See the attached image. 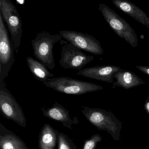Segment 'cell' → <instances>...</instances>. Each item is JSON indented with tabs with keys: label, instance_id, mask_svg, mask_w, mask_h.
<instances>
[{
	"label": "cell",
	"instance_id": "cell-1",
	"mask_svg": "<svg viewBox=\"0 0 149 149\" xmlns=\"http://www.w3.org/2000/svg\"><path fill=\"white\" fill-rule=\"evenodd\" d=\"M81 112L86 119L98 130L107 132L114 140H119L122 123L112 112L86 106L82 107Z\"/></svg>",
	"mask_w": 149,
	"mask_h": 149
},
{
	"label": "cell",
	"instance_id": "cell-2",
	"mask_svg": "<svg viewBox=\"0 0 149 149\" xmlns=\"http://www.w3.org/2000/svg\"><path fill=\"white\" fill-rule=\"evenodd\" d=\"M43 84L48 88L67 95H81L103 89L101 85L68 77H53Z\"/></svg>",
	"mask_w": 149,
	"mask_h": 149
},
{
	"label": "cell",
	"instance_id": "cell-3",
	"mask_svg": "<svg viewBox=\"0 0 149 149\" xmlns=\"http://www.w3.org/2000/svg\"><path fill=\"white\" fill-rule=\"evenodd\" d=\"M63 39L60 34H51L42 31L32 40L34 55L36 59L50 70L55 67L53 49L55 44Z\"/></svg>",
	"mask_w": 149,
	"mask_h": 149
},
{
	"label": "cell",
	"instance_id": "cell-4",
	"mask_svg": "<svg viewBox=\"0 0 149 149\" xmlns=\"http://www.w3.org/2000/svg\"><path fill=\"white\" fill-rule=\"evenodd\" d=\"M98 9L108 25L118 36L133 47H137L138 38L136 34L127 21L105 4H99Z\"/></svg>",
	"mask_w": 149,
	"mask_h": 149
},
{
	"label": "cell",
	"instance_id": "cell-5",
	"mask_svg": "<svg viewBox=\"0 0 149 149\" xmlns=\"http://www.w3.org/2000/svg\"><path fill=\"white\" fill-rule=\"evenodd\" d=\"M0 13L10 33L15 51L18 54L22 34V22L18 10L9 0H0Z\"/></svg>",
	"mask_w": 149,
	"mask_h": 149
},
{
	"label": "cell",
	"instance_id": "cell-6",
	"mask_svg": "<svg viewBox=\"0 0 149 149\" xmlns=\"http://www.w3.org/2000/svg\"><path fill=\"white\" fill-rule=\"evenodd\" d=\"M8 32L0 13V84L4 83L15 61L14 47Z\"/></svg>",
	"mask_w": 149,
	"mask_h": 149
},
{
	"label": "cell",
	"instance_id": "cell-7",
	"mask_svg": "<svg viewBox=\"0 0 149 149\" xmlns=\"http://www.w3.org/2000/svg\"><path fill=\"white\" fill-rule=\"evenodd\" d=\"M60 65L64 69L80 70L94 60L92 56L88 55L68 41L62 39Z\"/></svg>",
	"mask_w": 149,
	"mask_h": 149
},
{
	"label": "cell",
	"instance_id": "cell-8",
	"mask_svg": "<svg viewBox=\"0 0 149 149\" xmlns=\"http://www.w3.org/2000/svg\"><path fill=\"white\" fill-rule=\"evenodd\" d=\"M0 111L3 116L26 128V119L23 110L5 82L0 84Z\"/></svg>",
	"mask_w": 149,
	"mask_h": 149
},
{
	"label": "cell",
	"instance_id": "cell-9",
	"mask_svg": "<svg viewBox=\"0 0 149 149\" xmlns=\"http://www.w3.org/2000/svg\"><path fill=\"white\" fill-rule=\"evenodd\" d=\"M60 35L81 50L96 55H102L104 50L100 42L92 36L69 30L60 31Z\"/></svg>",
	"mask_w": 149,
	"mask_h": 149
},
{
	"label": "cell",
	"instance_id": "cell-10",
	"mask_svg": "<svg viewBox=\"0 0 149 149\" xmlns=\"http://www.w3.org/2000/svg\"><path fill=\"white\" fill-rule=\"evenodd\" d=\"M118 66L103 65L85 68L79 70L77 75L109 83L114 82L116 73L122 70Z\"/></svg>",
	"mask_w": 149,
	"mask_h": 149
},
{
	"label": "cell",
	"instance_id": "cell-11",
	"mask_svg": "<svg viewBox=\"0 0 149 149\" xmlns=\"http://www.w3.org/2000/svg\"><path fill=\"white\" fill-rule=\"evenodd\" d=\"M41 111L46 117L60 122L64 127L70 130H72L74 125L78 124L80 122L77 117L72 118L69 111L57 102L50 108H42Z\"/></svg>",
	"mask_w": 149,
	"mask_h": 149
},
{
	"label": "cell",
	"instance_id": "cell-12",
	"mask_svg": "<svg viewBox=\"0 0 149 149\" xmlns=\"http://www.w3.org/2000/svg\"><path fill=\"white\" fill-rule=\"evenodd\" d=\"M113 5L120 11L128 15L149 29V17L135 4L127 0H112Z\"/></svg>",
	"mask_w": 149,
	"mask_h": 149
},
{
	"label": "cell",
	"instance_id": "cell-13",
	"mask_svg": "<svg viewBox=\"0 0 149 149\" xmlns=\"http://www.w3.org/2000/svg\"><path fill=\"white\" fill-rule=\"evenodd\" d=\"M0 149H29L24 141L0 123Z\"/></svg>",
	"mask_w": 149,
	"mask_h": 149
},
{
	"label": "cell",
	"instance_id": "cell-14",
	"mask_svg": "<svg viewBox=\"0 0 149 149\" xmlns=\"http://www.w3.org/2000/svg\"><path fill=\"white\" fill-rule=\"evenodd\" d=\"M116 81L113 83L112 87H120L129 89L146 84L145 81L131 71L122 70L114 76Z\"/></svg>",
	"mask_w": 149,
	"mask_h": 149
},
{
	"label": "cell",
	"instance_id": "cell-15",
	"mask_svg": "<svg viewBox=\"0 0 149 149\" xmlns=\"http://www.w3.org/2000/svg\"><path fill=\"white\" fill-rule=\"evenodd\" d=\"M56 131L49 124H45L43 125L39 134L40 149H55L58 143Z\"/></svg>",
	"mask_w": 149,
	"mask_h": 149
},
{
	"label": "cell",
	"instance_id": "cell-16",
	"mask_svg": "<svg viewBox=\"0 0 149 149\" xmlns=\"http://www.w3.org/2000/svg\"><path fill=\"white\" fill-rule=\"evenodd\" d=\"M26 61L29 70L38 81L44 83L54 77V74L51 73L47 68L38 60H35L31 56H28Z\"/></svg>",
	"mask_w": 149,
	"mask_h": 149
},
{
	"label": "cell",
	"instance_id": "cell-17",
	"mask_svg": "<svg viewBox=\"0 0 149 149\" xmlns=\"http://www.w3.org/2000/svg\"><path fill=\"white\" fill-rule=\"evenodd\" d=\"M57 131L58 149H79L73 139L63 132Z\"/></svg>",
	"mask_w": 149,
	"mask_h": 149
},
{
	"label": "cell",
	"instance_id": "cell-18",
	"mask_svg": "<svg viewBox=\"0 0 149 149\" xmlns=\"http://www.w3.org/2000/svg\"><path fill=\"white\" fill-rule=\"evenodd\" d=\"M102 136L99 134H95L84 141L82 149H95L97 143L102 141Z\"/></svg>",
	"mask_w": 149,
	"mask_h": 149
},
{
	"label": "cell",
	"instance_id": "cell-19",
	"mask_svg": "<svg viewBox=\"0 0 149 149\" xmlns=\"http://www.w3.org/2000/svg\"><path fill=\"white\" fill-rule=\"evenodd\" d=\"M136 68L145 74L149 76V66H136Z\"/></svg>",
	"mask_w": 149,
	"mask_h": 149
},
{
	"label": "cell",
	"instance_id": "cell-20",
	"mask_svg": "<svg viewBox=\"0 0 149 149\" xmlns=\"http://www.w3.org/2000/svg\"><path fill=\"white\" fill-rule=\"evenodd\" d=\"M144 108L146 112L149 114V96L146 100L145 103L144 105Z\"/></svg>",
	"mask_w": 149,
	"mask_h": 149
}]
</instances>
